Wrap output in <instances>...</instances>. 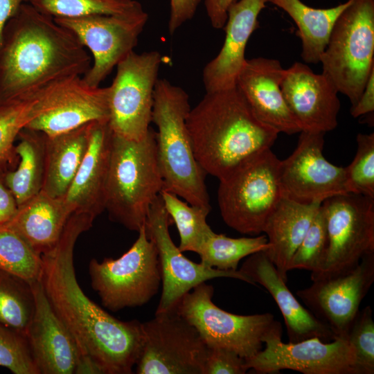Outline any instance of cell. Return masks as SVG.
I'll return each mask as SVG.
<instances>
[{"label":"cell","mask_w":374,"mask_h":374,"mask_svg":"<svg viewBox=\"0 0 374 374\" xmlns=\"http://www.w3.org/2000/svg\"><path fill=\"white\" fill-rule=\"evenodd\" d=\"M94 220L72 213L57 243L42 254L40 280L51 307L76 343L80 373L130 374L142 350V323L112 317L84 293L75 276V245Z\"/></svg>","instance_id":"obj_1"},{"label":"cell","mask_w":374,"mask_h":374,"mask_svg":"<svg viewBox=\"0 0 374 374\" xmlns=\"http://www.w3.org/2000/svg\"><path fill=\"white\" fill-rule=\"evenodd\" d=\"M91 62L71 30L24 2L7 22L0 42V105L83 76Z\"/></svg>","instance_id":"obj_2"},{"label":"cell","mask_w":374,"mask_h":374,"mask_svg":"<svg viewBox=\"0 0 374 374\" xmlns=\"http://www.w3.org/2000/svg\"><path fill=\"white\" fill-rule=\"evenodd\" d=\"M186 125L197 162L219 180L270 149L279 134L256 116L236 87L206 93Z\"/></svg>","instance_id":"obj_3"},{"label":"cell","mask_w":374,"mask_h":374,"mask_svg":"<svg viewBox=\"0 0 374 374\" xmlns=\"http://www.w3.org/2000/svg\"><path fill=\"white\" fill-rule=\"evenodd\" d=\"M190 109L189 96L183 88L165 78L157 80L152 122L157 129V151L163 190L190 205L211 211L206 174L195 158L186 125Z\"/></svg>","instance_id":"obj_4"},{"label":"cell","mask_w":374,"mask_h":374,"mask_svg":"<svg viewBox=\"0 0 374 374\" xmlns=\"http://www.w3.org/2000/svg\"><path fill=\"white\" fill-rule=\"evenodd\" d=\"M163 188L156 132L150 127L139 141L113 133L105 192V211L110 220L138 232Z\"/></svg>","instance_id":"obj_5"},{"label":"cell","mask_w":374,"mask_h":374,"mask_svg":"<svg viewBox=\"0 0 374 374\" xmlns=\"http://www.w3.org/2000/svg\"><path fill=\"white\" fill-rule=\"evenodd\" d=\"M280 164V160L267 149L219 180L218 206L227 226L242 234L262 233L268 217L283 197Z\"/></svg>","instance_id":"obj_6"},{"label":"cell","mask_w":374,"mask_h":374,"mask_svg":"<svg viewBox=\"0 0 374 374\" xmlns=\"http://www.w3.org/2000/svg\"><path fill=\"white\" fill-rule=\"evenodd\" d=\"M322 73L354 105L374 71V0H352L321 56Z\"/></svg>","instance_id":"obj_7"},{"label":"cell","mask_w":374,"mask_h":374,"mask_svg":"<svg viewBox=\"0 0 374 374\" xmlns=\"http://www.w3.org/2000/svg\"><path fill=\"white\" fill-rule=\"evenodd\" d=\"M137 233L136 241L118 258L89 262L91 285L103 306L114 312L145 305L161 283L157 247L145 225Z\"/></svg>","instance_id":"obj_8"},{"label":"cell","mask_w":374,"mask_h":374,"mask_svg":"<svg viewBox=\"0 0 374 374\" xmlns=\"http://www.w3.org/2000/svg\"><path fill=\"white\" fill-rule=\"evenodd\" d=\"M213 287L203 282L184 294L175 308L196 328L208 347L227 348L244 359L255 355L277 322L274 315L228 312L213 303Z\"/></svg>","instance_id":"obj_9"},{"label":"cell","mask_w":374,"mask_h":374,"mask_svg":"<svg viewBox=\"0 0 374 374\" xmlns=\"http://www.w3.org/2000/svg\"><path fill=\"white\" fill-rule=\"evenodd\" d=\"M328 247L320 271L312 281L344 274L374 252V199L348 193L321 203Z\"/></svg>","instance_id":"obj_10"},{"label":"cell","mask_w":374,"mask_h":374,"mask_svg":"<svg viewBox=\"0 0 374 374\" xmlns=\"http://www.w3.org/2000/svg\"><path fill=\"white\" fill-rule=\"evenodd\" d=\"M161 62V55L157 51L141 53L134 51L117 64L109 86V125L114 134L135 141L146 136Z\"/></svg>","instance_id":"obj_11"},{"label":"cell","mask_w":374,"mask_h":374,"mask_svg":"<svg viewBox=\"0 0 374 374\" xmlns=\"http://www.w3.org/2000/svg\"><path fill=\"white\" fill-rule=\"evenodd\" d=\"M138 374H203L208 346L175 308L142 323Z\"/></svg>","instance_id":"obj_12"},{"label":"cell","mask_w":374,"mask_h":374,"mask_svg":"<svg viewBox=\"0 0 374 374\" xmlns=\"http://www.w3.org/2000/svg\"><path fill=\"white\" fill-rule=\"evenodd\" d=\"M277 321L263 338L264 349L245 359L247 368L259 374L292 370L303 374H359L353 348L346 339L324 342L318 337L296 343L282 341Z\"/></svg>","instance_id":"obj_13"},{"label":"cell","mask_w":374,"mask_h":374,"mask_svg":"<svg viewBox=\"0 0 374 374\" xmlns=\"http://www.w3.org/2000/svg\"><path fill=\"white\" fill-rule=\"evenodd\" d=\"M54 19L91 52V65L82 78L89 84L99 87L114 68L134 51L148 14L143 11L132 15L96 14Z\"/></svg>","instance_id":"obj_14"},{"label":"cell","mask_w":374,"mask_h":374,"mask_svg":"<svg viewBox=\"0 0 374 374\" xmlns=\"http://www.w3.org/2000/svg\"><path fill=\"white\" fill-rule=\"evenodd\" d=\"M172 222L159 195L151 205L145 223L147 235L157 249L161 276V296L155 313L173 308L193 287L213 278H231L256 285L240 270L209 267L184 256L171 238L169 226Z\"/></svg>","instance_id":"obj_15"},{"label":"cell","mask_w":374,"mask_h":374,"mask_svg":"<svg viewBox=\"0 0 374 374\" xmlns=\"http://www.w3.org/2000/svg\"><path fill=\"white\" fill-rule=\"evenodd\" d=\"M109 87H93L82 76L53 84L40 92L39 114L25 128L52 136L109 118Z\"/></svg>","instance_id":"obj_16"},{"label":"cell","mask_w":374,"mask_h":374,"mask_svg":"<svg viewBox=\"0 0 374 374\" xmlns=\"http://www.w3.org/2000/svg\"><path fill=\"white\" fill-rule=\"evenodd\" d=\"M294 152L280 160L283 197L303 204L348 193L344 168L323 156L324 133L301 131Z\"/></svg>","instance_id":"obj_17"},{"label":"cell","mask_w":374,"mask_h":374,"mask_svg":"<svg viewBox=\"0 0 374 374\" xmlns=\"http://www.w3.org/2000/svg\"><path fill=\"white\" fill-rule=\"evenodd\" d=\"M312 282L310 287L298 290L297 296L335 338L346 339L360 304L374 282V252L365 255L349 272Z\"/></svg>","instance_id":"obj_18"},{"label":"cell","mask_w":374,"mask_h":374,"mask_svg":"<svg viewBox=\"0 0 374 374\" xmlns=\"http://www.w3.org/2000/svg\"><path fill=\"white\" fill-rule=\"evenodd\" d=\"M280 88L301 131L325 134L336 128L339 92L326 75L314 73L305 64L294 62L285 69Z\"/></svg>","instance_id":"obj_19"},{"label":"cell","mask_w":374,"mask_h":374,"mask_svg":"<svg viewBox=\"0 0 374 374\" xmlns=\"http://www.w3.org/2000/svg\"><path fill=\"white\" fill-rule=\"evenodd\" d=\"M35 311L26 332L39 374L80 373L76 343L51 307L41 280L31 283Z\"/></svg>","instance_id":"obj_20"},{"label":"cell","mask_w":374,"mask_h":374,"mask_svg":"<svg viewBox=\"0 0 374 374\" xmlns=\"http://www.w3.org/2000/svg\"><path fill=\"white\" fill-rule=\"evenodd\" d=\"M278 60L267 57L247 59L238 75L235 87L256 116L278 133L301 132L290 110L280 88L284 75Z\"/></svg>","instance_id":"obj_21"},{"label":"cell","mask_w":374,"mask_h":374,"mask_svg":"<svg viewBox=\"0 0 374 374\" xmlns=\"http://www.w3.org/2000/svg\"><path fill=\"white\" fill-rule=\"evenodd\" d=\"M268 0H238L228 10L223 28L225 38L218 54L202 71L206 93L235 87L236 78L244 66L245 48L252 33L258 28V16Z\"/></svg>","instance_id":"obj_22"},{"label":"cell","mask_w":374,"mask_h":374,"mask_svg":"<svg viewBox=\"0 0 374 374\" xmlns=\"http://www.w3.org/2000/svg\"><path fill=\"white\" fill-rule=\"evenodd\" d=\"M113 132L108 121L89 124L87 148L64 196L73 213L94 219L105 211V192Z\"/></svg>","instance_id":"obj_23"},{"label":"cell","mask_w":374,"mask_h":374,"mask_svg":"<svg viewBox=\"0 0 374 374\" xmlns=\"http://www.w3.org/2000/svg\"><path fill=\"white\" fill-rule=\"evenodd\" d=\"M240 271L256 285L264 287L276 301L284 319L289 342L312 337L324 342L336 339L330 328L294 296L265 251L247 256Z\"/></svg>","instance_id":"obj_24"},{"label":"cell","mask_w":374,"mask_h":374,"mask_svg":"<svg viewBox=\"0 0 374 374\" xmlns=\"http://www.w3.org/2000/svg\"><path fill=\"white\" fill-rule=\"evenodd\" d=\"M73 213L64 197H52L41 190L19 206L13 217L4 224L42 255L57 243Z\"/></svg>","instance_id":"obj_25"},{"label":"cell","mask_w":374,"mask_h":374,"mask_svg":"<svg viewBox=\"0 0 374 374\" xmlns=\"http://www.w3.org/2000/svg\"><path fill=\"white\" fill-rule=\"evenodd\" d=\"M321 204H303L283 197L264 226L262 233L269 244L265 252L286 283L290 260Z\"/></svg>","instance_id":"obj_26"},{"label":"cell","mask_w":374,"mask_h":374,"mask_svg":"<svg viewBox=\"0 0 374 374\" xmlns=\"http://www.w3.org/2000/svg\"><path fill=\"white\" fill-rule=\"evenodd\" d=\"M89 124L55 136L45 135L42 191L55 197L65 195L87 148Z\"/></svg>","instance_id":"obj_27"},{"label":"cell","mask_w":374,"mask_h":374,"mask_svg":"<svg viewBox=\"0 0 374 374\" xmlns=\"http://www.w3.org/2000/svg\"><path fill=\"white\" fill-rule=\"evenodd\" d=\"M352 0L330 8L310 7L301 0H268L293 19L301 40V57L308 64H318L334 24Z\"/></svg>","instance_id":"obj_28"},{"label":"cell","mask_w":374,"mask_h":374,"mask_svg":"<svg viewBox=\"0 0 374 374\" xmlns=\"http://www.w3.org/2000/svg\"><path fill=\"white\" fill-rule=\"evenodd\" d=\"M15 152L19 162L16 169L6 170L5 181L18 206L42 190L45 174V135L24 128L19 134Z\"/></svg>","instance_id":"obj_29"},{"label":"cell","mask_w":374,"mask_h":374,"mask_svg":"<svg viewBox=\"0 0 374 374\" xmlns=\"http://www.w3.org/2000/svg\"><path fill=\"white\" fill-rule=\"evenodd\" d=\"M269 248L267 236L233 238L213 230L206 235L197 254L201 263L221 270L238 269L240 261L252 253Z\"/></svg>","instance_id":"obj_30"},{"label":"cell","mask_w":374,"mask_h":374,"mask_svg":"<svg viewBox=\"0 0 374 374\" xmlns=\"http://www.w3.org/2000/svg\"><path fill=\"white\" fill-rule=\"evenodd\" d=\"M34 311L31 283L0 269V324L26 335Z\"/></svg>","instance_id":"obj_31"},{"label":"cell","mask_w":374,"mask_h":374,"mask_svg":"<svg viewBox=\"0 0 374 374\" xmlns=\"http://www.w3.org/2000/svg\"><path fill=\"white\" fill-rule=\"evenodd\" d=\"M164 207L177 226L181 251L197 253L206 235L212 231L206 222L210 210L189 204L175 194L162 190Z\"/></svg>","instance_id":"obj_32"},{"label":"cell","mask_w":374,"mask_h":374,"mask_svg":"<svg viewBox=\"0 0 374 374\" xmlns=\"http://www.w3.org/2000/svg\"><path fill=\"white\" fill-rule=\"evenodd\" d=\"M42 267V255L11 228L0 225V269L33 283L40 280Z\"/></svg>","instance_id":"obj_33"},{"label":"cell","mask_w":374,"mask_h":374,"mask_svg":"<svg viewBox=\"0 0 374 374\" xmlns=\"http://www.w3.org/2000/svg\"><path fill=\"white\" fill-rule=\"evenodd\" d=\"M39 11L53 18L90 15H132L144 10L136 0H27Z\"/></svg>","instance_id":"obj_34"},{"label":"cell","mask_w":374,"mask_h":374,"mask_svg":"<svg viewBox=\"0 0 374 374\" xmlns=\"http://www.w3.org/2000/svg\"><path fill=\"white\" fill-rule=\"evenodd\" d=\"M39 96L40 91L0 105V165L7 166L15 160L14 143L19 132L38 114Z\"/></svg>","instance_id":"obj_35"},{"label":"cell","mask_w":374,"mask_h":374,"mask_svg":"<svg viewBox=\"0 0 374 374\" xmlns=\"http://www.w3.org/2000/svg\"><path fill=\"white\" fill-rule=\"evenodd\" d=\"M328 247L326 220L321 206L290 260L289 271L305 269L311 271V277L315 276L324 263Z\"/></svg>","instance_id":"obj_36"},{"label":"cell","mask_w":374,"mask_h":374,"mask_svg":"<svg viewBox=\"0 0 374 374\" xmlns=\"http://www.w3.org/2000/svg\"><path fill=\"white\" fill-rule=\"evenodd\" d=\"M357 150L353 161L346 168L348 193L374 199V133H359Z\"/></svg>","instance_id":"obj_37"},{"label":"cell","mask_w":374,"mask_h":374,"mask_svg":"<svg viewBox=\"0 0 374 374\" xmlns=\"http://www.w3.org/2000/svg\"><path fill=\"white\" fill-rule=\"evenodd\" d=\"M0 366L15 374H39L26 335L1 324Z\"/></svg>","instance_id":"obj_38"},{"label":"cell","mask_w":374,"mask_h":374,"mask_svg":"<svg viewBox=\"0 0 374 374\" xmlns=\"http://www.w3.org/2000/svg\"><path fill=\"white\" fill-rule=\"evenodd\" d=\"M353 348L359 374L374 373V321L370 306L359 310L346 337Z\"/></svg>","instance_id":"obj_39"},{"label":"cell","mask_w":374,"mask_h":374,"mask_svg":"<svg viewBox=\"0 0 374 374\" xmlns=\"http://www.w3.org/2000/svg\"><path fill=\"white\" fill-rule=\"evenodd\" d=\"M248 369L245 359L225 348L208 347L203 374H244Z\"/></svg>","instance_id":"obj_40"},{"label":"cell","mask_w":374,"mask_h":374,"mask_svg":"<svg viewBox=\"0 0 374 374\" xmlns=\"http://www.w3.org/2000/svg\"><path fill=\"white\" fill-rule=\"evenodd\" d=\"M201 0H170L168 30L173 35L195 15Z\"/></svg>","instance_id":"obj_41"},{"label":"cell","mask_w":374,"mask_h":374,"mask_svg":"<svg viewBox=\"0 0 374 374\" xmlns=\"http://www.w3.org/2000/svg\"><path fill=\"white\" fill-rule=\"evenodd\" d=\"M6 165H0V225L8 222L15 215L18 204L5 181Z\"/></svg>","instance_id":"obj_42"},{"label":"cell","mask_w":374,"mask_h":374,"mask_svg":"<svg viewBox=\"0 0 374 374\" xmlns=\"http://www.w3.org/2000/svg\"><path fill=\"white\" fill-rule=\"evenodd\" d=\"M238 0H205L206 11L211 26L223 28L228 17L229 8Z\"/></svg>","instance_id":"obj_43"},{"label":"cell","mask_w":374,"mask_h":374,"mask_svg":"<svg viewBox=\"0 0 374 374\" xmlns=\"http://www.w3.org/2000/svg\"><path fill=\"white\" fill-rule=\"evenodd\" d=\"M374 71L371 73L366 86L357 103L351 106L350 114L354 118L373 113Z\"/></svg>","instance_id":"obj_44"},{"label":"cell","mask_w":374,"mask_h":374,"mask_svg":"<svg viewBox=\"0 0 374 374\" xmlns=\"http://www.w3.org/2000/svg\"><path fill=\"white\" fill-rule=\"evenodd\" d=\"M24 2L27 0H0V42L7 22Z\"/></svg>","instance_id":"obj_45"}]
</instances>
